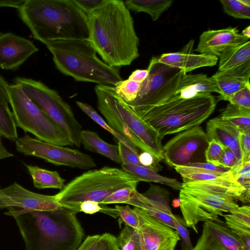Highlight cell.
Masks as SVG:
<instances>
[{"label": "cell", "instance_id": "cell-1", "mask_svg": "<svg viewBox=\"0 0 250 250\" xmlns=\"http://www.w3.org/2000/svg\"><path fill=\"white\" fill-rule=\"evenodd\" d=\"M87 17V40L105 63L119 68L139 56V38L124 1L107 0Z\"/></svg>", "mask_w": 250, "mask_h": 250}, {"label": "cell", "instance_id": "cell-2", "mask_svg": "<svg viewBox=\"0 0 250 250\" xmlns=\"http://www.w3.org/2000/svg\"><path fill=\"white\" fill-rule=\"evenodd\" d=\"M16 222L25 250H77L84 232L76 213L63 207L50 211L8 208Z\"/></svg>", "mask_w": 250, "mask_h": 250}, {"label": "cell", "instance_id": "cell-3", "mask_svg": "<svg viewBox=\"0 0 250 250\" xmlns=\"http://www.w3.org/2000/svg\"><path fill=\"white\" fill-rule=\"evenodd\" d=\"M17 11L33 38L45 44L88 38V17L74 0H26Z\"/></svg>", "mask_w": 250, "mask_h": 250}, {"label": "cell", "instance_id": "cell-4", "mask_svg": "<svg viewBox=\"0 0 250 250\" xmlns=\"http://www.w3.org/2000/svg\"><path fill=\"white\" fill-rule=\"evenodd\" d=\"M94 90L98 109L110 127L158 162L164 160L163 138L117 94L114 86L97 84Z\"/></svg>", "mask_w": 250, "mask_h": 250}, {"label": "cell", "instance_id": "cell-5", "mask_svg": "<svg viewBox=\"0 0 250 250\" xmlns=\"http://www.w3.org/2000/svg\"><path fill=\"white\" fill-rule=\"evenodd\" d=\"M45 45L58 70L76 81L114 86L123 80L119 68L100 60L87 39L54 41Z\"/></svg>", "mask_w": 250, "mask_h": 250}, {"label": "cell", "instance_id": "cell-6", "mask_svg": "<svg viewBox=\"0 0 250 250\" xmlns=\"http://www.w3.org/2000/svg\"><path fill=\"white\" fill-rule=\"evenodd\" d=\"M139 182L122 169L104 167L89 170L76 177L55 195L62 207L78 213L82 202L93 201L100 204L119 189L137 188Z\"/></svg>", "mask_w": 250, "mask_h": 250}, {"label": "cell", "instance_id": "cell-7", "mask_svg": "<svg viewBox=\"0 0 250 250\" xmlns=\"http://www.w3.org/2000/svg\"><path fill=\"white\" fill-rule=\"evenodd\" d=\"M217 101L211 94L188 99L175 95L151 108L142 117L163 138L199 126L214 111Z\"/></svg>", "mask_w": 250, "mask_h": 250}, {"label": "cell", "instance_id": "cell-8", "mask_svg": "<svg viewBox=\"0 0 250 250\" xmlns=\"http://www.w3.org/2000/svg\"><path fill=\"white\" fill-rule=\"evenodd\" d=\"M6 91L17 126L32 133L42 141L61 146H73L64 131L18 85L8 84Z\"/></svg>", "mask_w": 250, "mask_h": 250}, {"label": "cell", "instance_id": "cell-9", "mask_svg": "<svg viewBox=\"0 0 250 250\" xmlns=\"http://www.w3.org/2000/svg\"><path fill=\"white\" fill-rule=\"evenodd\" d=\"M14 84L25 94L53 122L65 133L69 141L77 147L81 146L82 126L70 105L56 90L40 81L17 77Z\"/></svg>", "mask_w": 250, "mask_h": 250}, {"label": "cell", "instance_id": "cell-10", "mask_svg": "<svg viewBox=\"0 0 250 250\" xmlns=\"http://www.w3.org/2000/svg\"><path fill=\"white\" fill-rule=\"evenodd\" d=\"M152 57L147 68L148 75L142 83L136 99L127 104L141 117L147 111L175 96L181 79L182 70L159 62Z\"/></svg>", "mask_w": 250, "mask_h": 250}, {"label": "cell", "instance_id": "cell-11", "mask_svg": "<svg viewBox=\"0 0 250 250\" xmlns=\"http://www.w3.org/2000/svg\"><path fill=\"white\" fill-rule=\"evenodd\" d=\"M180 191V207L185 224L196 233L199 222L222 223L219 216H223V212L231 213L239 207L232 198L184 188Z\"/></svg>", "mask_w": 250, "mask_h": 250}, {"label": "cell", "instance_id": "cell-12", "mask_svg": "<svg viewBox=\"0 0 250 250\" xmlns=\"http://www.w3.org/2000/svg\"><path fill=\"white\" fill-rule=\"evenodd\" d=\"M15 146L20 153L43 159L57 166L82 169L96 167L92 157L77 149L45 142L27 134L18 138Z\"/></svg>", "mask_w": 250, "mask_h": 250}, {"label": "cell", "instance_id": "cell-13", "mask_svg": "<svg viewBox=\"0 0 250 250\" xmlns=\"http://www.w3.org/2000/svg\"><path fill=\"white\" fill-rule=\"evenodd\" d=\"M206 132L200 126L180 132L162 146L164 160L171 167L190 163L194 153L208 143Z\"/></svg>", "mask_w": 250, "mask_h": 250}, {"label": "cell", "instance_id": "cell-14", "mask_svg": "<svg viewBox=\"0 0 250 250\" xmlns=\"http://www.w3.org/2000/svg\"><path fill=\"white\" fill-rule=\"evenodd\" d=\"M140 224L137 229L144 250H174L180 240L177 232L160 222L143 209L133 208Z\"/></svg>", "mask_w": 250, "mask_h": 250}, {"label": "cell", "instance_id": "cell-15", "mask_svg": "<svg viewBox=\"0 0 250 250\" xmlns=\"http://www.w3.org/2000/svg\"><path fill=\"white\" fill-rule=\"evenodd\" d=\"M17 208L29 211H50L62 207L55 195H46L26 189L15 182L0 188V209Z\"/></svg>", "mask_w": 250, "mask_h": 250}, {"label": "cell", "instance_id": "cell-16", "mask_svg": "<svg viewBox=\"0 0 250 250\" xmlns=\"http://www.w3.org/2000/svg\"><path fill=\"white\" fill-rule=\"evenodd\" d=\"M192 250H250L223 222H204L202 233Z\"/></svg>", "mask_w": 250, "mask_h": 250}, {"label": "cell", "instance_id": "cell-17", "mask_svg": "<svg viewBox=\"0 0 250 250\" xmlns=\"http://www.w3.org/2000/svg\"><path fill=\"white\" fill-rule=\"evenodd\" d=\"M30 40L10 32L0 33V68L15 70L38 51Z\"/></svg>", "mask_w": 250, "mask_h": 250}, {"label": "cell", "instance_id": "cell-18", "mask_svg": "<svg viewBox=\"0 0 250 250\" xmlns=\"http://www.w3.org/2000/svg\"><path fill=\"white\" fill-rule=\"evenodd\" d=\"M250 41L239 33L236 27H228L203 32L195 51L201 54L218 58L227 49Z\"/></svg>", "mask_w": 250, "mask_h": 250}, {"label": "cell", "instance_id": "cell-19", "mask_svg": "<svg viewBox=\"0 0 250 250\" xmlns=\"http://www.w3.org/2000/svg\"><path fill=\"white\" fill-rule=\"evenodd\" d=\"M194 41L191 40L179 52L164 53L158 57L159 62L170 67L178 68L185 73L195 69L213 66L218 62V58L204 54L193 53Z\"/></svg>", "mask_w": 250, "mask_h": 250}, {"label": "cell", "instance_id": "cell-20", "mask_svg": "<svg viewBox=\"0 0 250 250\" xmlns=\"http://www.w3.org/2000/svg\"><path fill=\"white\" fill-rule=\"evenodd\" d=\"M182 188L204 192L238 200L245 189L238 183L230 169L210 180L183 183Z\"/></svg>", "mask_w": 250, "mask_h": 250}, {"label": "cell", "instance_id": "cell-21", "mask_svg": "<svg viewBox=\"0 0 250 250\" xmlns=\"http://www.w3.org/2000/svg\"><path fill=\"white\" fill-rule=\"evenodd\" d=\"M206 130L208 141L215 139L234 153L237 159V165L231 169L233 171H237L243 164L242 154L239 141V131L222 121L219 116L208 122Z\"/></svg>", "mask_w": 250, "mask_h": 250}, {"label": "cell", "instance_id": "cell-22", "mask_svg": "<svg viewBox=\"0 0 250 250\" xmlns=\"http://www.w3.org/2000/svg\"><path fill=\"white\" fill-rule=\"evenodd\" d=\"M212 77L219 91L218 100L227 101L230 96L250 83V64L233 70L217 71Z\"/></svg>", "mask_w": 250, "mask_h": 250}, {"label": "cell", "instance_id": "cell-23", "mask_svg": "<svg viewBox=\"0 0 250 250\" xmlns=\"http://www.w3.org/2000/svg\"><path fill=\"white\" fill-rule=\"evenodd\" d=\"M212 92L219 94L216 83L212 77L203 74H184L175 95L188 99Z\"/></svg>", "mask_w": 250, "mask_h": 250}, {"label": "cell", "instance_id": "cell-24", "mask_svg": "<svg viewBox=\"0 0 250 250\" xmlns=\"http://www.w3.org/2000/svg\"><path fill=\"white\" fill-rule=\"evenodd\" d=\"M226 225L243 243L250 241V207H239L235 210L223 215Z\"/></svg>", "mask_w": 250, "mask_h": 250}, {"label": "cell", "instance_id": "cell-25", "mask_svg": "<svg viewBox=\"0 0 250 250\" xmlns=\"http://www.w3.org/2000/svg\"><path fill=\"white\" fill-rule=\"evenodd\" d=\"M80 140L85 149L102 155L116 163L121 164L117 146L104 142L96 132L82 130Z\"/></svg>", "mask_w": 250, "mask_h": 250}, {"label": "cell", "instance_id": "cell-26", "mask_svg": "<svg viewBox=\"0 0 250 250\" xmlns=\"http://www.w3.org/2000/svg\"><path fill=\"white\" fill-rule=\"evenodd\" d=\"M250 64V41L226 49L219 57V71L235 69Z\"/></svg>", "mask_w": 250, "mask_h": 250}, {"label": "cell", "instance_id": "cell-27", "mask_svg": "<svg viewBox=\"0 0 250 250\" xmlns=\"http://www.w3.org/2000/svg\"><path fill=\"white\" fill-rule=\"evenodd\" d=\"M122 169L134 177L139 182H154L167 185L174 190H180L183 183L177 179L163 176L155 170L142 166L121 164Z\"/></svg>", "mask_w": 250, "mask_h": 250}, {"label": "cell", "instance_id": "cell-28", "mask_svg": "<svg viewBox=\"0 0 250 250\" xmlns=\"http://www.w3.org/2000/svg\"><path fill=\"white\" fill-rule=\"evenodd\" d=\"M32 179L34 187L38 189L56 188L62 189L65 180L56 171H51L37 166L24 164Z\"/></svg>", "mask_w": 250, "mask_h": 250}, {"label": "cell", "instance_id": "cell-29", "mask_svg": "<svg viewBox=\"0 0 250 250\" xmlns=\"http://www.w3.org/2000/svg\"><path fill=\"white\" fill-rule=\"evenodd\" d=\"M219 117L239 132L250 130V109L229 103Z\"/></svg>", "mask_w": 250, "mask_h": 250}, {"label": "cell", "instance_id": "cell-30", "mask_svg": "<svg viewBox=\"0 0 250 250\" xmlns=\"http://www.w3.org/2000/svg\"><path fill=\"white\" fill-rule=\"evenodd\" d=\"M173 2L172 0H126L124 3L129 11L146 13L153 21H156Z\"/></svg>", "mask_w": 250, "mask_h": 250}, {"label": "cell", "instance_id": "cell-31", "mask_svg": "<svg viewBox=\"0 0 250 250\" xmlns=\"http://www.w3.org/2000/svg\"><path fill=\"white\" fill-rule=\"evenodd\" d=\"M141 208L163 224L175 229L173 221L174 215H170L155 206L150 200L136 190L125 203Z\"/></svg>", "mask_w": 250, "mask_h": 250}, {"label": "cell", "instance_id": "cell-32", "mask_svg": "<svg viewBox=\"0 0 250 250\" xmlns=\"http://www.w3.org/2000/svg\"><path fill=\"white\" fill-rule=\"evenodd\" d=\"M77 105L92 120L103 128L110 133L120 142L137 155H139L138 148L122 134L115 131L102 118L98 112L89 104L80 101L76 102Z\"/></svg>", "mask_w": 250, "mask_h": 250}, {"label": "cell", "instance_id": "cell-33", "mask_svg": "<svg viewBox=\"0 0 250 250\" xmlns=\"http://www.w3.org/2000/svg\"><path fill=\"white\" fill-rule=\"evenodd\" d=\"M0 135L15 142L18 139L17 125L8 104L0 101Z\"/></svg>", "mask_w": 250, "mask_h": 250}, {"label": "cell", "instance_id": "cell-34", "mask_svg": "<svg viewBox=\"0 0 250 250\" xmlns=\"http://www.w3.org/2000/svg\"><path fill=\"white\" fill-rule=\"evenodd\" d=\"M116 238L120 250H144L137 229L125 225Z\"/></svg>", "mask_w": 250, "mask_h": 250}, {"label": "cell", "instance_id": "cell-35", "mask_svg": "<svg viewBox=\"0 0 250 250\" xmlns=\"http://www.w3.org/2000/svg\"><path fill=\"white\" fill-rule=\"evenodd\" d=\"M142 194L163 212L173 215L169 205V192L165 188L150 184L149 188Z\"/></svg>", "mask_w": 250, "mask_h": 250}, {"label": "cell", "instance_id": "cell-36", "mask_svg": "<svg viewBox=\"0 0 250 250\" xmlns=\"http://www.w3.org/2000/svg\"><path fill=\"white\" fill-rule=\"evenodd\" d=\"M225 12L239 19H250V0H221Z\"/></svg>", "mask_w": 250, "mask_h": 250}, {"label": "cell", "instance_id": "cell-37", "mask_svg": "<svg viewBox=\"0 0 250 250\" xmlns=\"http://www.w3.org/2000/svg\"><path fill=\"white\" fill-rule=\"evenodd\" d=\"M142 83L128 78L119 82L114 88L117 94L126 104L133 101L140 92Z\"/></svg>", "mask_w": 250, "mask_h": 250}, {"label": "cell", "instance_id": "cell-38", "mask_svg": "<svg viewBox=\"0 0 250 250\" xmlns=\"http://www.w3.org/2000/svg\"><path fill=\"white\" fill-rule=\"evenodd\" d=\"M175 170L180 175L193 172H213L224 173L230 168L218 166L210 163H190L183 166L174 167Z\"/></svg>", "mask_w": 250, "mask_h": 250}, {"label": "cell", "instance_id": "cell-39", "mask_svg": "<svg viewBox=\"0 0 250 250\" xmlns=\"http://www.w3.org/2000/svg\"><path fill=\"white\" fill-rule=\"evenodd\" d=\"M118 216L126 226L135 229L139 228L140 222L139 216L133 209L131 208L128 205L119 206L115 207Z\"/></svg>", "mask_w": 250, "mask_h": 250}, {"label": "cell", "instance_id": "cell-40", "mask_svg": "<svg viewBox=\"0 0 250 250\" xmlns=\"http://www.w3.org/2000/svg\"><path fill=\"white\" fill-rule=\"evenodd\" d=\"M137 188L127 187L119 189L110 194L100 204L106 205L113 204H125L137 190Z\"/></svg>", "mask_w": 250, "mask_h": 250}, {"label": "cell", "instance_id": "cell-41", "mask_svg": "<svg viewBox=\"0 0 250 250\" xmlns=\"http://www.w3.org/2000/svg\"><path fill=\"white\" fill-rule=\"evenodd\" d=\"M226 148L222 143L215 139L209 141L205 151L206 161L217 165Z\"/></svg>", "mask_w": 250, "mask_h": 250}, {"label": "cell", "instance_id": "cell-42", "mask_svg": "<svg viewBox=\"0 0 250 250\" xmlns=\"http://www.w3.org/2000/svg\"><path fill=\"white\" fill-rule=\"evenodd\" d=\"M227 101L232 104L250 109V84L232 94Z\"/></svg>", "mask_w": 250, "mask_h": 250}, {"label": "cell", "instance_id": "cell-43", "mask_svg": "<svg viewBox=\"0 0 250 250\" xmlns=\"http://www.w3.org/2000/svg\"><path fill=\"white\" fill-rule=\"evenodd\" d=\"M117 146L121 164H129L142 166L138 155L120 142H118Z\"/></svg>", "mask_w": 250, "mask_h": 250}, {"label": "cell", "instance_id": "cell-44", "mask_svg": "<svg viewBox=\"0 0 250 250\" xmlns=\"http://www.w3.org/2000/svg\"><path fill=\"white\" fill-rule=\"evenodd\" d=\"M236 181L245 190H250V161L244 163L234 174Z\"/></svg>", "mask_w": 250, "mask_h": 250}, {"label": "cell", "instance_id": "cell-45", "mask_svg": "<svg viewBox=\"0 0 250 250\" xmlns=\"http://www.w3.org/2000/svg\"><path fill=\"white\" fill-rule=\"evenodd\" d=\"M224 173L213 172H193L181 175L183 181V183L193 182L208 181L216 179Z\"/></svg>", "mask_w": 250, "mask_h": 250}, {"label": "cell", "instance_id": "cell-46", "mask_svg": "<svg viewBox=\"0 0 250 250\" xmlns=\"http://www.w3.org/2000/svg\"><path fill=\"white\" fill-rule=\"evenodd\" d=\"M239 141L243 164L250 161V130L239 132Z\"/></svg>", "mask_w": 250, "mask_h": 250}, {"label": "cell", "instance_id": "cell-47", "mask_svg": "<svg viewBox=\"0 0 250 250\" xmlns=\"http://www.w3.org/2000/svg\"><path fill=\"white\" fill-rule=\"evenodd\" d=\"M117 238L109 233L100 235L96 250H118Z\"/></svg>", "mask_w": 250, "mask_h": 250}, {"label": "cell", "instance_id": "cell-48", "mask_svg": "<svg viewBox=\"0 0 250 250\" xmlns=\"http://www.w3.org/2000/svg\"><path fill=\"white\" fill-rule=\"evenodd\" d=\"M180 219L174 215L173 221L175 226V230L177 232L179 236L183 239L187 250H192L193 247L189 238V231L184 226Z\"/></svg>", "mask_w": 250, "mask_h": 250}, {"label": "cell", "instance_id": "cell-49", "mask_svg": "<svg viewBox=\"0 0 250 250\" xmlns=\"http://www.w3.org/2000/svg\"><path fill=\"white\" fill-rule=\"evenodd\" d=\"M107 0H74L76 4L87 16L101 6Z\"/></svg>", "mask_w": 250, "mask_h": 250}, {"label": "cell", "instance_id": "cell-50", "mask_svg": "<svg viewBox=\"0 0 250 250\" xmlns=\"http://www.w3.org/2000/svg\"><path fill=\"white\" fill-rule=\"evenodd\" d=\"M217 165L229 168H233L236 167L237 159L234 153L226 147Z\"/></svg>", "mask_w": 250, "mask_h": 250}, {"label": "cell", "instance_id": "cell-51", "mask_svg": "<svg viewBox=\"0 0 250 250\" xmlns=\"http://www.w3.org/2000/svg\"><path fill=\"white\" fill-rule=\"evenodd\" d=\"M103 205L93 201H85L82 202L80 206V212L86 214H93L98 212H101Z\"/></svg>", "mask_w": 250, "mask_h": 250}, {"label": "cell", "instance_id": "cell-52", "mask_svg": "<svg viewBox=\"0 0 250 250\" xmlns=\"http://www.w3.org/2000/svg\"><path fill=\"white\" fill-rule=\"evenodd\" d=\"M139 160L142 166L152 168L157 171V164L159 162L150 153L143 152L139 155Z\"/></svg>", "mask_w": 250, "mask_h": 250}, {"label": "cell", "instance_id": "cell-53", "mask_svg": "<svg viewBox=\"0 0 250 250\" xmlns=\"http://www.w3.org/2000/svg\"><path fill=\"white\" fill-rule=\"evenodd\" d=\"M101 235H89L77 250H96Z\"/></svg>", "mask_w": 250, "mask_h": 250}, {"label": "cell", "instance_id": "cell-54", "mask_svg": "<svg viewBox=\"0 0 250 250\" xmlns=\"http://www.w3.org/2000/svg\"><path fill=\"white\" fill-rule=\"evenodd\" d=\"M148 75L147 69H136L133 71L128 78L143 83Z\"/></svg>", "mask_w": 250, "mask_h": 250}, {"label": "cell", "instance_id": "cell-55", "mask_svg": "<svg viewBox=\"0 0 250 250\" xmlns=\"http://www.w3.org/2000/svg\"><path fill=\"white\" fill-rule=\"evenodd\" d=\"M26 0H0V7H12L17 9L21 7Z\"/></svg>", "mask_w": 250, "mask_h": 250}, {"label": "cell", "instance_id": "cell-56", "mask_svg": "<svg viewBox=\"0 0 250 250\" xmlns=\"http://www.w3.org/2000/svg\"><path fill=\"white\" fill-rule=\"evenodd\" d=\"M7 83L4 79L0 75V101L9 104V100L6 91Z\"/></svg>", "mask_w": 250, "mask_h": 250}, {"label": "cell", "instance_id": "cell-57", "mask_svg": "<svg viewBox=\"0 0 250 250\" xmlns=\"http://www.w3.org/2000/svg\"><path fill=\"white\" fill-rule=\"evenodd\" d=\"M13 156L4 146L1 140V136L0 135V159H5Z\"/></svg>", "mask_w": 250, "mask_h": 250}, {"label": "cell", "instance_id": "cell-58", "mask_svg": "<svg viewBox=\"0 0 250 250\" xmlns=\"http://www.w3.org/2000/svg\"><path fill=\"white\" fill-rule=\"evenodd\" d=\"M245 37L250 39V26H248L244 29L241 33Z\"/></svg>", "mask_w": 250, "mask_h": 250}, {"label": "cell", "instance_id": "cell-59", "mask_svg": "<svg viewBox=\"0 0 250 250\" xmlns=\"http://www.w3.org/2000/svg\"><path fill=\"white\" fill-rule=\"evenodd\" d=\"M180 204H181L180 200V198H178L175 199L174 200H173V203H172V206L174 208H177L178 207H180Z\"/></svg>", "mask_w": 250, "mask_h": 250}, {"label": "cell", "instance_id": "cell-60", "mask_svg": "<svg viewBox=\"0 0 250 250\" xmlns=\"http://www.w3.org/2000/svg\"><path fill=\"white\" fill-rule=\"evenodd\" d=\"M118 250H120L118 249Z\"/></svg>", "mask_w": 250, "mask_h": 250}]
</instances>
